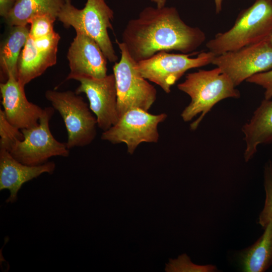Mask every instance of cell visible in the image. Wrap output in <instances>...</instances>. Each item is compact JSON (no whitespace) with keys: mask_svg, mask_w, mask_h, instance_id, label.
<instances>
[{"mask_svg":"<svg viewBox=\"0 0 272 272\" xmlns=\"http://www.w3.org/2000/svg\"><path fill=\"white\" fill-rule=\"evenodd\" d=\"M54 109L44 108L37 126L21 129L23 139L17 141L9 151L15 159L23 164L35 166L48 162L52 157L69 156L66 143L56 140L50 130L49 121Z\"/></svg>","mask_w":272,"mask_h":272,"instance_id":"7","label":"cell"},{"mask_svg":"<svg viewBox=\"0 0 272 272\" xmlns=\"http://www.w3.org/2000/svg\"><path fill=\"white\" fill-rule=\"evenodd\" d=\"M246 81L262 87L265 90L264 99L272 98V69L256 74Z\"/></svg>","mask_w":272,"mask_h":272,"instance_id":"24","label":"cell"},{"mask_svg":"<svg viewBox=\"0 0 272 272\" xmlns=\"http://www.w3.org/2000/svg\"><path fill=\"white\" fill-rule=\"evenodd\" d=\"M264 229L260 237L240 253L243 271L264 272L272 266V220Z\"/></svg>","mask_w":272,"mask_h":272,"instance_id":"18","label":"cell"},{"mask_svg":"<svg viewBox=\"0 0 272 272\" xmlns=\"http://www.w3.org/2000/svg\"><path fill=\"white\" fill-rule=\"evenodd\" d=\"M45 96L62 118L67 133L65 143L69 149L86 146L94 140L97 118L82 96L72 91L52 90H47Z\"/></svg>","mask_w":272,"mask_h":272,"instance_id":"6","label":"cell"},{"mask_svg":"<svg viewBox=\"0 0 272 272\" xmlns=\"http://www.w3.org/2000/svg\"><path fill=\"white\" fill-rule=\"evenodd\" d=\"M268 42L272 46V33L268 38Z\"/></svg>","mask_w":272,"mask_h":272,"instance_id":"28","label":"cell"},{"mask_svg":"<svg viewBox=\"0 0 272 272\" xmlns=\"http://www.w3.org/2000/svg\"><path fill=\"white\" fill-rule=\"evenodd\" d=\"M78 81L80 84L75 92L86 95L90 108L97 118L98 126L103 131L108 130L119 119L114 74L101 79L81 78Z\"/></svg>","mask_w":272,"mask_h":272,"instance_id":"11","label":"cell"},{"mask_svg":"<svg viewBox=\"0 0 272 272\" xmlns=\"http://www.w3.org/2000/svg\"><path fill=\"white\" fill-rule=\"evenodd\" d=\"M246 147L244 158L249 161L260 144L272 143V98L264 99L250 119L242 126Z\"/></svg>","mask_w":272,"mask_h":272,"instance_id":"15","label":"cell"},{"mask_svg":"<svg viewBox=\"0 0 272 272\" xmlns=\"http://www.w3.org/2000/svg\"><path fill=\"white\" fill-rule=\"evenodd\" d=\"M57 50H45L37 47L29 36L19 57L17 80L23 86L41 76L56 62Z\"/></svg>","mask_w":272,"mask_h":272,"instance_id":"16","label":"cell"},{"mask_svg":"<svg viewBox=\"0 0 272 272\" xmlns=\"http://www.w3.org/2000/svg\"><path fill=\"white\" fill-rule=\"evenodd\" d=\"M167 272H215L218 271L215 265L212 264L197 265L193 263L190 257L184 253L176 259H169L166 264Z\"/></svg>","mask_w":272,"mask_h":272,"instance_id":"21","label":"cell"},{"mask_svg":"<svg viewBox=\"0 0 272 272\" xmlns=\"http://www.w3.org/2000/svg\"><path fill=\"white\" fill-rule=\"evenodd\" d=\"M200 28L186 24L176 8L147 7L130 20L122 34V42L137 62L160 51L194 52L205 41Z\"/></svg>","mask_w":272,"mask_h":272,"instance_id":"1","label":"cell"},{"mask_svg":"<svg viewBox=\"0 0 272 272\" xmlns=\"http://www.w3.org/2000/svg\"><path fill=\"white\" fill-rule=\"evenodd\" d=\"M263 186L265 198L257 221L263 228L272 220V162L270 160H268L264 165Z\"/></svg>","mask_w":272,"mask_h":272,"instance_id":"20","label":"cell"},{"mask_svg":"<svg viewBox=\"0 0 272 272\" xmlns=\"http://www.w3.org/2000/svg\"><path fill=\"white\" fill-rule=\"evenodd\" d=\"M121 53L113 66L117 91V110L119 118L134 108L147 111L157 98V90L139 72L137 62L129 55L124 44L116 40Z\"/></svg>","mask_w":272,"mask_h":272,"instance_id":"5","label":"cell"},{"mask_svg":"<svg viewBox=\"0 0 272 272\" xmlns=\"http://www.w3.org/2000/svg\"><path fill=\"white\" fill-rule=\"evenodd\" d=\"M11 29L0 48L1 83L10 75L17 79V63L20 53L29 36L27 25L10 26Z\"/></svg>","mask_w":272,"mask_h":272,"instance_id":"17","label":"cell"},{"mask_svg":"<svg viewBox=\"0 0 272 272\" xmlns=\"http://www.w3.org/2000/svg\"><path fill=\"white\" fill-rule=\"evenodd\" d=\"M216 5V11L217 13H219L222 10L223 0H214Z\"/></svg>","mask_w":272,"mask_h":272,"instance_id":"27","label":"cell"},{"mask_svg":"<svg viewBox=\"0 0 272 272\" xmlns=\"http://www.w3.org/2000/svg\"><path fill=\"white\" fill-rule=\"evenodd\" d=\"M167 117L164 113L152 114L141 109H131L121 115L114 125L103 131L101 138L113 144L125 143L127 152L132 154L141 143L158 141V124Z\"/></svg>","mask_w":272,"mask_h":272,"instance_id":"9","label":"cell"},{"mask_svg":"<svg viewBox=\"0 0 272 272\" xmlns=\"http://www.w3.org/2000/svg\"><path fill=\"white\" fill-rule=\"evenodd\" d=\"M57 19L49 14L33 16L28 21L30 24L29 36L33 39L45 37L54 31L53 24Z\"/></svg>","mask_w":272,"mask_h":272,"instance_id":"23","label":"cell"},{"mask_svg":"<svg viewBox=\"0 0 272 272\" xmlns=\"http://www.w3.org/2000/svg\"><path fill=\"white\" fill-rule=\"evenodd\" d=\"M153 3L156 4V7L162 8L165 6L167 0H151Z\"/></svg>","mask_w":272,"mask_h":272,"instance_id":"26","label":"cell"},{"mask_svg":"<svg viewBox=\"0 0 272 272\" xmlns=\"http://www.w3.org/2000/svg\"><path fill=\"white\" fill-rule=\"evenodd\" d=\"M235 87L230 78L218 67L187 74L185 80L177 85L178 89L191 99L181 114L182 119L187 122L200 113L190 124V129L195 130L207 113L219 102L240 97Z\"/></svg>","mask_w":272,"mask_h":272,"instance_id":"2","label":"cell"},{"mask_svg":"<svg viewBox=\"0 0 272 272\" xmlns=\"http://www.w3.org/2000/svg\"><path fill=\"white\" fill-rule=\"evenodd\" d=\"M55 169L53 162L28 165L15 159L9 151L0 150V190L8 189L10 192L6 203L17 201L18 192L25 183L43 173L52 174Z\"/></svg>","mask_w":272,"mask_h":272,"instance_id":"14","label":"cell"},{"mask_svg":"<svg viewBox=\"0 0 272 272\" xmlns=\"http://www.w3.org/2000/svg\"><path fill=\"white\" fill-rule=\"evenodd\" d=\"M113 10L105 0H87L82 9L76 8L72 0H65L57 19L66 28L72 27L94 40L110 62L115 63L118 56L108 30H113Z\"/></svg>","mask_w":272,"mask_h":272,"instance_id":"4","label":"cell"},{"mask_svg":"<svg viewBox=\"0 0 272 272\" xmlns=\"http://www.w3.org/2000/svg\"><path fill=\"white\" fill-rule=\"evenodd\" d=\"M190 53H170L160 51L151 57L137 62V68L146 79L160 86L166 93L171 92V87L188 70L212 63L216 56L209 51L190 57Z\"/></svg>","mask_w":272,"mask_h":272,"instance_id":"8","label":"cell"},{"mask_svg":"<svg viewBox=\"0 0 272 272\" xmlns=\"http://www.w3.org/2000/svg\"><path fill=\"white\" fill-rule=\"evenodd\" d=\"M66 57L70 70L66 80L101 79L107 75V59L97 42L83 33L76 32Z\"/></svg>","mask_w":272,"mask_h":272,"instance_id":"12","label":"cell"},{"mask_svg":"<svg viewBox=\"0 0 272 272\" xmlns=\"http://www.w3.org/2000/svg\"><path fill=\"white\" fill-rule=\"evenodd\" d=\"M0 150L8 151L17 141L24 138L21 130L7 120L2 109H0Z\"/></svg>","mask_w":272,"mask_h":272,"instance_id":"22","label":"cell"},{"mask_svg":"<svg viewBox=\"0 0 272 272\" xmlns=\"http://www.w3.org/2000/svg\"><path fill=\"white\" fill-rule=\"evenodd\" d=\"M65 0H16L13 8L4 18L10 26L28 24L33 16L49 14L57 19Z\"/></svg>","mask_w":272,"mask_h":272,"instance_id":"19","label":"cell"},{"mask_svg":"<svg viewBox=\"0 0 272 272\" xmlns=\"http://www.w3.org/2000/svg\"><path fill=\"white\" fill-rule=\"evenodd\" d=\"M0 91L4 112L7 120L17 128H30L38 125L44 108L29 101L24 86L13 75L1 83Z\"/></svg>","mask_w":272,"mask_h":272,"instance_id":"13","label":"cell"},{"mask_svg":"<svg viewBox=\"0 0 272 272\" xmlns=\"http://www.w3.org/2000/svg\"><path fill=\"white\" fill-rule=\"evenodd\" d=\"M271 33L272 0H255L240 12L231 28L217 34L206 47L218 55L266 40Z\"/></svg>","mask_w":272,"mask_h":272,"instance_id":"3","label":"cell"},{"mask_svg":"<svg viewBox=\"0 0 272 272\" xmlns=\"http://www.w3.org/2000/svg\"><path fill=\"white\" fill-rule=\"evenodd\" d=\"M212 63L227 75L236 87L256 74L272 69V46L267 39L216 55Z\"/></svg>","mask_w":272,"mask_h":272,"instance_id":"10","label":"cell"},{"mask_svg":"<svg viewBox=\"0 0 272 272\" xmlns=\"http://www.w3.org/2000/svg\"><path fill=\"white\" fill-rule=\"evenodd\" d=\"M16 0H0V15L5 18L13 8Z\"/></svg>","mask_w":272,"mask_h":272,"instance_id":"25","label":"cell"}]
</instances>
